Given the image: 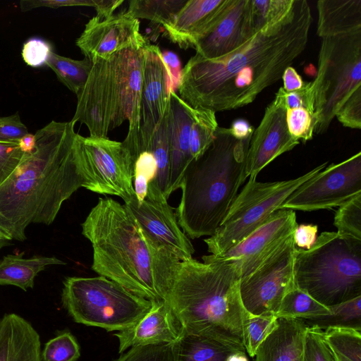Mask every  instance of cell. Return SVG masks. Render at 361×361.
<instances>
[{"label":"cell","instance_id":"36","mask_svg":"<svg viewBox=\"0 0 361 361\" xmlns=\"http://www.w3.org/2000/svg\"><path fill=\"white\" fill-rule=\"evenodd\" d=\"M80 356V345L68 330L57 331L41 351L42 361H77Z\"/></svg>","mask_w":361,"mask_h":361},{"label":"cell","instance_id":"47","mask_svg":"<svg viewBox=\"0 0 361 361\" xmlns=\"http://www.w3.org/2000/svg\"><path fill=\"white\" fill-rule=\"evenodd\" d=\"M318 226L314 224H300L293 233V240L296 247L308 250L316 241Z\"/></svg>","mask_w":361,"mask_h":361},{"label":"cell","instance_id":"50","mask_svg":"<svg viewBox=\"0 0 361 361\" xmlns=\"http://www.w3.org/2000/svg\"><path fill=\"white\" fill-rule=\"evenodd\" d=\"M228 129L234 137L242 140L251 138L254 132L253 127L247 121L243 118L233 121Z\"/></svg>","mask_w":361,"mask_h":361},{"label":"cell","instance_id":"6","mask_svg":"<svg viewBox=\"0 0 361 361\" xmlns=\"http://www.w3.org/2000/svg\"><path fill=\"white\" fill-rule=\"evenodd\" d=\"M92 61L87 82L76 95L71 121L85 124L90 137H107L109 131L128 120V132L123 142L135 151L140 143L144 48L124 49L107 59Z\"/></svg>","mask_w":361,"mask_h":361},{"label":"cell","instance_id":"34","mask_svg":"<svg viewBox=\"0 0 361 361\" xmlns=\"http://www.w3.org/2000/svg\"><path fill=\"white\" fill-rule=\"evenodd\" d=\"M279 318L274 314L254 315L248 313L243 326L245 351L254 357L261 343L276 328Z\"/></svg>","mask_w":361,"mask_h":361},{"label":"cell","instance_id":"18","mask_svg":"<svg viewBox=\"0 0 361 361\" xmlns=\"http://www.w3.org/2000/svg\"><path fill=\"white\" fill-rule=\"evenodd\" d=\"M149 42L140 31V21L126 12L100 20L92 18L85 25L75 44L85 57L92 61L109 59L124 49L144 48Z\"/></svg>","mask_w":361,"mask_h":361},{"label":"cell","instance_id":"22","mask_svg":"<svg viewBox=\"0 0 361 361\" xmlns=\"http://www.w3.org/2000/svg\"><path fill=\"white\" fill-rule=\"evenodd\" d=\"M171 180L169 195L180 188L183 174L192 161L190 151V135L194 109L174 92H170Z\"/></svg>","mask_w":361,"mask_h":361},{"label":"cell","instance_id":"46","mask_svg":"<svg viewBox=\"0 0 361 361\" xmlns=\"http://www.w3.org/2000/svg\"><path fill=\"white\" fill-rule=\"evenodd\" d=\"M28 133V130L21 121L18 113L6 116L0 123V142H18Z\"/></svg>","mask_w":361,"mask_h":361},{"label":"cell","instance_id":"44","mask_svg":"<svg viewBox=\"0 0 361 361\" xmlns=\"http://www.w3.org/2000/svg\"><path fill=\"white\" fill-rule=\"evenodd\" d=\"M23 155L18 142H0V186L13 173Z\"/></svg>","mask_w":361,"mask_h":361},{"label":"cell","instance_id":"19","mask_svg":"<svg viewBox=\"0 0 361 361\" xmlns=\"http://www.w3.org/2000/svg\"><path fill=\"white\" fill-rule=\"evenodd\" d=\"M255 34L251 0H227L216 22L197 40L194 49L204 59H216L238 49Z\"/></svg>","mask_w":361,"mask_h":361},{"label":"cell","instance_id":"51","mask_svg":"<svg viewBox=\"0 0 361 361\" xmlns=\"http://www.w3.org/2000/svg\"><path fill=\"white\" fill-rule=\"evenodd\" d=\"M123 3V0H97L95 16L100 20L108 18L113 15L114 11Z\"/></svg>","mask_w":361,"mask_h":361},{"label":"cell","instance_id":"11","mask_svg":"<svg viewBox=\"0 0 361 361\" xmlns=\"http://www.w3.org/2000/svg\"><path fill=\"white\" fill-rule=\"evenodd\" d=\"M73 149L82 188L101 195L118 196L124 202L135 196L134 161L123 142L83 137L76 133Z\"/></svg>","mask_w":361,"mask_h":361},{"label":"cell","instance_id":"5","mask_svg":"<svg viewBox=\"0 0 361 361\" xmlns=\"http://www.w3.org/2000/svg\"><path fill=\"white\" fill-rule=\"evenodd\" d=\"M250 139H236L228 128L218 127L209 148L188 166L176 211L178 224L188 237L212 235L226 216L246 179Z\"/></svg>","mask_w":361,"mask_h":361},{"label":"cell","instance_id":"40","mask_svg":"<svg viewBox=\"0 0 361 361\" xmlns=\"http://www.w3.org/2000/svg\"><path fill=\"white\" fill-rule=\"evenodd\" d=\"M302 361H335L322 338V329L315 325H309L307 327Z\"/></svg>","mask_w":361,"mask_h":361},{"label":"cell","instance_id":"21","mask_svg":"<svg viewBox=\"0 0 361 361\" xmlns=\"http://www.w3.org/2000/svg\"><path fill=\"white\" fill-rule=\"evenodd\" d=\"M227 0H187L173 23L165 27L167 37L180 48H194L220 16Z\"/></svg>","mask_w":361,"mask_h":361},{"label":"cell","instance_id":"15","mask_svg":"<svg viewBox=\"0 0 361 361\" xmlns=\"http://www.w3.org/2000/svg\"><path fill=\"white\" fill-rule=\"evenodd\" d=\"M294 210L283 209L274 212L252 233L225 252L214 256L204 255L202 260H237L241 276L254 270L280 247L298 226Z\"/></svg>","mask_w":361,"mask_h":361},{"label":"cell","instance_id":"25","mask_svg":"<svg viewBox=\"0 0 361 361\" xmlns=\"http://www.w3.org/2000/svg\"><path fill=\"white\" fill-rule=\"evenodd\" d=\"M317 9L322 39L361 30V0H319Z\"/></svg>","mask_w":361,"mask_h":361},{"label":"cell","instance_id":"41","mask_svg":"<svg viewBox=\"0 0 361 361\" xmlns=\"http://www.w3.org/2000/svg\"><path fill=\"white\" fill-rule=\"evenodd\" d=\"M113 361H172L171 344L132 347Z\"/></svg>","mask_w":361,"mask_h":361},{"label":"cell","instance_id":"17","mask_svg":"<svg viewBox=\"0 0 361 361\" xmlns=\"http://www.w3.org/2000/svg\"><path fill=\"white\" fill-rule=\"evenodd\" d=\"M170 75L157 45L144 47V63L140 101V143L136 153L145 150L169 106L171 92Z\"/></svg>","mask_w":361,"mask_h":361},{"label":"cell","instance_id":"26","mask_svg":"<svg viewBox=\"0 0 361 361\" xmlns=\"http://www.w3.org/2000/svg\"><path fill=\"white\" fill-rule=\"evenodd\" d=\"M171 344L172 361H226L231 354L240 352L214 338L183 329Z\"/></svg>","mask_w":361,"mask_h":361},{"label":"cell","instance_id":"9","mask_svg":"<svg viewBox=\"0 0 361 361\" xmlns=\"http://www.w3.org/2000/svg\"><path fill=\"white\" fill-rule=\"evenodd\" d=\"M313 80L314 133H325L347 98L361 87V30L322 38Z\"/></svg>","mask_w":361,"mask_h":361},{"label":"cell","instance_id":"29","mask_svg":"<svg viewBox=\"0 0 361 361\" xmlns=\"http://www.w3.org/2000/svg\"><path fill=\"white\" fill-rule=\"evenodd\" d=\"M170 110H166L157 126L147 149L154 156L157 165L155 186L168 199L171 180V149L169 142ZM142 151V150H141Z\"/></svg>","mask_w":361,"mask_h":361},{"label":"cell","instance_id":"7","mask_svg":"<svg viewBox=\"0 0 361 361\" xmlns=\"http://www.w3.org/2000/svg\"><path fill=\"white\" fill-rule=\"evenodd\" d=\"M294 281L326 307L361 295V240L334 231L317 236L308 250L296 247Z\"/></svg>","mask_w":361,"mask_h":361},{"label":"cell","instance_id":"48","mask_svg":"<svg viewBox=\"0 0 361 361\" xmlns=\"http://www.w3.org/2000/svg\"><path fill=\"white\" fill-rule=\"evenodd\" d=\"M162 58L169 73L171 90L174 91V88H178L181 77L182 70L179 59L171 51L162 52Z\"/></svg>","mask_w":361,"mask_h":361},{"label":"cell","instance_id":"28","mask_svg":"<svg viewBox=\"0 0 361 361\" xmlns=\"http://www.w3.org/2000/svg\"><path fill=\"white\" fill-rule=\"evenodd\" d=\"M331 314L329 307L320 303L295 284L286 293L275 316L301 319L311 324Z\"/></svg>","mask_w":361,"mask_h":361},{"label":"cell","instance_id":"14","mask_svg":"<svg viewBox=\"0 0 361 361\" xmlns=\"http://www.w3.org/2000/svg\"><path fill=\"white\" fill-rule=\"evenodd\" d=\"M123 205L150 237L180 261L192 258L195 248L179 226L176 212L161 191L149 190L142 202L135 196Z\"/></svg>","mask_w":361,"mask_h":361},{"label":"cell","instance_id":"31","mask_svg":"<svg viewBox=\"0 0 361 361\" xmlns=\"http://www.w3.org/2000/svg\"><path fill=\"white\" fill-rule=\"evenodd\" d=\"M46 65L55 73L61 83L77 95L87 82L92 61L86 57L82 60H75L52 51Z\"/></svg>","mask_w":361,"mask_h":361},{"label":"cell","instance_id":"38","mask_svg":"<svg viewBox=\"0 0 361 361\" xmlns=\"http://www.w3.org/2000/svg\"><path fill=\"white\" fill-rule=\"evenodd\" d=\"M331 314L311 323L320 329L329 326L361 329V295L329 307Z\"/></svg>","mask_w":361,"mask_h":361},{"label":"cell","instance_id":"33","mask_svg":"<svg viewBox=\"0 0 361 361\" xmlns=\"http://www.w3.org/2000/svg\"><path fill=\"white\" fill-rule=\"evenodd\" d=\"M216 113L194 109L190 135V151L192 160L200 157L211 145L218 126Z\"/></svg>","mask_w":361,"mask_h":361},{"label":"cell","instance_id":"54","mask_svg":"<svg viewBox=\"0 0 361 361\" xmlns=\"http://www.w3.org/2000/svg\"><path fill=\"white\" fill-rule=\"evenodd\" d=\"M6 117H0V123H1L4 120Z\"/></svg>","mask_w":361,"mask_h":361},{"label":"cell","instance_id":"13","mask_svg":"<svg viewBox=\"0 0 361 361\" xmlns=\"http://www.w3.org/2000/svg\"><path fill=\"white\" fill-rule=\"evenodd\" d=\"M361 193V152L326 166L295 190L279 209L314 211L339 207Z\"/></svg>","mask_w":361,"mask_h":361},{"label":"cell","instance_id":"20","mask_svg":"<svg viewBox=\"0 0 361 361\" xmlns=\"http://www.w3.org/2000/svg\"><path fill=\"white\" fill-rule=\"evenodd\" d=\"M181 325L165 300L154 301L149 311L132 327L118 331V353L132 347L173 343Z\"/></svg>","mask_w":361,"mask_h":361},{"label":"cell","instance_id":"39","mask_svg":"<svg viewBox=\"0 0 361 361\" xmlns=\"http://www.w3.org/2000/svg\"><path fill=\"white\" fill-rule=\"evenodd\" d=\"M286 120L288 132L294 139L304 142L312 139L317 126L314 112L303 106L286 108Z\"/></svg>","mask_w":361,"mask_h":361},{"label":"cell","instance_id":"23","mask_svg":"<svg viewBox=\"0 0 361 361\" xmlns=\"http://www.w3.org/2000/svg\"><path fill=\"white\" fill-rule=\"evenodd\" d=\"M0 361H42L39 334L17 314L0 319Z\"/></svg>","mask_w":361,"mask_h":361},{"label":"cell","instance_id":"32","mask_svg":"<svg viewBox=\"0 0 361 361\" xmlns=\"http://www.w3.org/2000/svg\"><path fill=\"white\" fill-rule=\"evenodd\" d=\"M187 0H132L126 11L131 17L144 18L161 25H171Z\"/></svg>","mask_w":361,"mask_h":361},{"label":"cell","instance_id":"2","mask_svg":"<svg viewBox=\"0 0 361 361\" xmlns=\"http://www.w3.org/2000/svg\"><path fill=\"white\" fill-rule=\"evenodd\" d=\"M75 123L52 121L0 186V243L26 239L31 224H51L63 203L82 187L73 142Z\"/></svg>","mask_w":361,"mask_h":361},{"label":"cell","instance_id":"16","mask_svg":"<svg viewBox=\"0 0 361 361\" xmlns=\"http://www.w3.org/2000/svg\"><path fill=\"white\" fill-rule=\"evenodd\" d=\"M286 91L280 87L254 130L247 149L245 174L256 178L269 164L290 151L300 141L289 133L286 120Z\"/></svg>","mask_w":361,"mask_h":361},{"label":"cell","instance_id":"3","mask_svg":"<svg viewBox=\"0 0 361 361\" xmlns=\"http://www.w3.org/2000/svg\"><path fill=\"white\" fill-rule=\"evenodd\" d=\"M81 226L92 247L93 271L142 298L166 300L180 260L150 237L123 204L99 198Z\"/></svg>","mask_w":361,"mask_h":361},{"label":"cell","instance_id":"49","mask_svg":"<svg viewBox=\"0 0 361 361\" xmlns=\"http://www.w3.org/2000/svg\"><path fill=\"white\" fill-rule=\"evenodd\" d=\"M281 79H283V82L282 87L287 93L301 89L306 83L291 66L285 69Z\"/></svg>","mask_w":361,"mask_h":361},{"label":"cell","instance_id":"43","mask_svg":"<svg viewBox=\"0 0 361 361\" xmlns=\"http://www.w3.org/2000/svg\"><path fill=\"white\" fill-rule=\"evenodd\" d=\"M51 51L48 42L39 37H32L23 44L21 55L27 65L38 68L46 64Z\"/></svg>","mask_w":361,"mask_h":361},{"label":"cell","instance_id":"52","mask_svg":"<svg viewBox=\"0 0 361 361\" xmlns=\"http://www.w3.org/2000/svg\"><path fill=\"white\" fill-rule=\"evenodd\" d=\"M18 145L23 153L32 152L36 145L35 135L28 133L18 141Z\"/></svg>","mask_w":361,"mask_h":361},{"label":"cell","instance_id":"10","mask_svg":"<svg viewBox=\"0 0 361 361\" xmlns=\"http://www.w3.org/2000/svg\"><path fill=\"white\" fill-rule=\"evenodd\" d=\"M327 164L324 162L290 180L259 182L256 178H249L219 227L212 235L204 240L207 251L217 256L243 240L278 210L295 190Z\"/></svg>","mask_w":361,"mask_h":361},{"label":"cell","instance_id":"37","mask_svg":"<svg viewBox=\"0 0 361 361\" xmlns=\"http://www.w3.org/2000/svg\"><path fill=\"white\" fill-rule=\"evenodd\" d=\"M334 225L338 234L361 240V193L339 206Z\"/></svg>","mask_w":361,"mask_h":361},{"label":"cell","instance_id":"53","mask_svg":"<svg viewBox=\"0 0 361 361\" xmlns=\"http://www.w3.org/2000/svg\"><path fill=\"white\" fill-rule=\"evenodd\" d=\"M226 361H249L246 353L236 352L231 354Z\"/></svg>","mask_w":361,"mask_h":361},{"label":"cell","instance_id":"30","mask_svg":"<svg viewBox=\"0 0 361 361\" xmlns=\"http://www.w3.org/2000/svg\"><path fill=\"white\" fill-rule=\"evenodd\" d=\"M322 336L335 361H361V329L329 326Z\"/></svg>","mask_w":361,"mask_h":361},{"label":"cell","instance_id":"35","mask_svg":"<svg viewBox=\"0 0 361 361\" xmlns=\"http://www.w3.org/2000/svg\"><path fill=\"white\" fill-rule=\"evenodd\" d=\"M294 0H251V20L255 33L280 22L290 11Z\"/></svg>","mask_w":361,"mask_h":361},{"label":"cell","instance_id":"24","mask_svg":"<svg viewBox=\"0 0 361 361\" xmlns=\"http://www.w3.org/2000/svg\"><path fill=\"white\" fill-rule=\"evenodd\" d=\"M278 321L276 328L258 348L255 361H301L309 325L296 319Z\"/></svg>","mask_w":361,"mask_h":361},{"label":"cell","instance_id":"4","mask_svg":"<svg viewBox=\"0 0 361 361\" xmlns=\"http://www.w3.org/2000/svg\"><path fill=\"white\" fill-rule=\"evenodd\" d=\"M237 260L180 261L165 301L182 329L246 353L243 326L248 314L240 293Z\"/></svg>","mask_w":361,"mask_h":361},{"label":"cell","instance_id":"1","mask_svg":"<svg viewBox=\"0 0 361 361\" xmlns=\"http://www.w3.org/2000/svg\"><path fill=\"white\" fill-rule=\"evenodd\" d=\"M312 22L307 1L294 0L280 22L233 52L216 59L195 54L182 69L179 97L192 109L215 113L250 104L305 51Z\"/></svg>","mask_w":361,"mask_h":361},{"label":"cell","instance_id":"8","mask_svg":"<svg viewBox=\"0 0 361 361\" xmlns=\"http://www.w3.org/2000/svg\"><path fill=\"white\" fill-rule=\"evenodd\" d=\"M63 284L61 302L72 319L107 331L132 327L154 302L102 276H69Z\"/></svg>","mask_w":361,"mask_h":361},{"label":"cell","instance_id":"45","mask_svg":"<svg viewBox=\"0 0 361 361\" xmlns=\"http://www.w3.org/2000/svg\"><path fill=\"white\" fill-rule=\"evenodd\" d=\"M97 0H22L20 1L21 11L46 7L58 8L68 6H97Z\"/></svg>","mask_w":361,"mask_h":361},{"label":"cell","instance_id":"12","mask_svg":"<svg viewBox=\"0 0 361 361\" xmlns=\"http://www.w3.org/2000/svg\"><path fill=\"white\" fill-rule=\"evenodd\" d=\"M293 234L248 274L241 276L240 293L246 311L276 314L286 293L295 285Z\"/></svg>","mask_w":361,"mask_h":361},{"label":"cell","instance_id":"55","mask_svg":"<svg viewBox=\"0 0 361 361\" xmlns=\"http://www.w3.org/2000/svg\"><path fill=\"white\" fill-rule=\"evenodd\" d=\"M301 361H302V358Z\"/></svg>","mask_w":361,"mask_h":361},{"label":"cell","instance_id":"27","mask_svg":"<svg viewBox=\"0 0 361 361\" xmlns=\"http://www.w3.org/2000/svg\"><path fill=\"white\" fill-rule=\"evenodd\" d=\"M66 264L54 256L24 258L8 255L0 259V285H11L26 291L34 287L35 277L47 267Z\"/></svg>","mask_w":361,"mask_h":361},{"label":"cell","instance_id":"42","mask_svg":"<svg viewBox=\"0 0 361 361\" xmlns=\"http://www.w3.org/2000/svg\"><path fill=\"white\" fill-rule=\"evenodd\" d=\"M335 117L345 127L361 128V87L347 98L337 111Z\"/></svg>","mask_w":361,"mask_h":361}]
</instances>
